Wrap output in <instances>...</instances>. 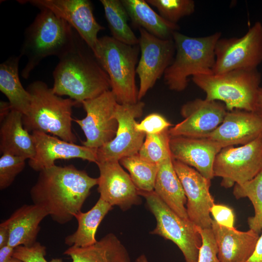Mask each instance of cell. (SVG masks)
<instances>
[{
    "instance_id": "obj_1",
    "label": "cell",
    "mask_w": 262,
    "mask_h": 262,
    "mask_svg": "<svg viewBox=\"0 0 262 262\" xmlns=\"http://www.w3.org/2000/svg\"><path fill=\"white\" fill-rule=\"evenodd\" d=\"M98 178L72 164L54 165L39 172L30 190L33 204L43 208L51 219L64 225L70 222L82 207Z\"/></svg>"
},
{
    "instance_id": "obj_2",
    "label": "cell",
    "mask_w": 262,
    "mask_h": 262,
    "mask_svg": "<svg viewBox=\"0 0 262 262\" xmlns=\"http://www.w3.org/2000/svg\"><path fill=\"white\" fill-rule=\"evenodd\" d=\"M59 59L51 88L56 95L67 96L81 104L110 90L107 74L79 34L71 49Z\"/></svg>"
},
{
    "instance_id": "obj_3",
    "label": "cell",
    "mask_w": 262,
    "mask_h": 262,
    "mask_svg": "<svg viewBox=\"0 0 262 262\" xmlns=\"http://www.w3.org/2000/svg\"><path fill=\"white\" fill-rule=\"evenodd\" d=\"M39 9L33 22L25 30L20 49L19 55L27 58L21 72L25 79L45 58L51 55L59 58L70 50L78 34L67 22L49 10Z\"/></svg>"
},
{
    "instance_id": "obj_4",
    "label": "cell",
    "mask_w": 262,
    "mask_h": 262,
    "mask_svg": "<svg viewBox=\"0 0 262 262\" xmlns=\"http://www.w3.org/2000/svg\"><path fill=\"white\" fill-rule=\"evenodd\" d=\"M26 90L31 100L28 113L22 117L24 128L29 132L50 133L75 143L77 138L72 130V112L73 107L79 103L56 95L42 81L31 83Z\"/></svg>"
},
{
    "instance_id": "obj_5",
    "label": "cell",
    "mask_w": 262,
    "mask_h": 262,
    "mask_svg": "<svg viewBox=\"0 0 262 262\" xmlns=\"http://www.w3.org/2000/svg\"><path fill=\"white\" fill-rule=\"evenodd\" d=\"M221 36L220 32L200 37L189 36L178 31L173 33L176 54L164 75L170 90L182 91L187 87L189 77L213 73L215 48Z\"/></svg>"
},
{
    "instance_id": "obj_6",
    "label": "cell",
    "mask_w": 262,
    "mask_h": 262,
    "mask_svg": "<svg viewBox=\"0 0 262 262\" xmlns=\"http://www.w3.org/2000/svg\"><path fill=\"white\" fill-rule=\"evenodd\" d=\"M138 45H127L112 36H104L98 39L93 51L109 78L111 90L119 104H131L138 101L135 82Z\"/></svg>"
},
{
    "instance_id": "obj_7",
    "label": "cell",
    "mask_w": 262,
    "mask_h": 262,
    "mask_svg": "<svg viewBox=\"0 0 262 262\" xmlns=\"http://www.w3.org/2000/svg\"><path fill=\"white\" fill-rule=\"evenodd\" d=\"M261 78V73L255 69L197 75L192 79L205 93L206 99L221 101L228 111L240 109L253 112Z\"/></svg>"
},
{
    "instance_id": "obj_8",
    "label": "cell",
    "mask_w": 262,
    "mask_h": 262,
    "mask_svg": "<svg viewBox=\"0 0 262 262\" xmlns=\"http://www.w3.org/2000/svg\"><path fill=\"white\" fill-rule=\"evenodd\" d=\"M138 190L156 220V226L150 233L172 241L182 253L185 262H197L202 242L198 227L179 216L154 191Z\"/></svg>"
},
{
    "instance_id": "obj_9",
    "label": "cell",
    "mask_w": 262,
    "mask_h": 262,
    "mask_svg": "<svg viewBox=\"0 0 262 262\" xmlns=\"http://www.w3.org/2000/svg\"><path fill=\"white\" fill-rule=\"evenodd\" d=\"M215 55L213 74L257 69L262 62V23L256 22L242 37L220 38Z\"/></svg>"
},
{
    "instance_id": "obj_10",
    "label": "cell",
    "mask_w": 262,
    "mask_h": 262,
    "mask_svg": "<svg viewBox=\"0 0 262 262\" xmlns=\"http://www.w3.org/2000/svg\"><path fill=\"white\" fill-rule=\"evenodd\" d=\"M262 171V137L240 147L223 148L213 166L214 177L222 178L221 186L230 188L249 181Z\"/></svg>"
},
{
    "instance_id": "obj_11",
    "label": "cell",
    "mask_w": 262,
    "mask_h": 262,
    "mask_svg": "<svg viewBox=\"0 0 262 262\" xmlns=\"http://www.w3.org/2000/svg\"><path fill=\"white\" fill-rule=\"evenodd\" d=\"M117 103L110 90L81 103L86 115L73 120L85 135L86 140L82 142L83 146L98 149L114 138L118 127L114 115Z\"/></svg>"
},
{
    "instance_id": "obj_12",
    "label": "cell",
    "mask_w": 262,
    "mask_h": 262,
    "mask_svg": "<svg viewBox=\"0 0 262 262\" xmlns=\"http://www.w3.org/2000/svg\"><path fill=\"white\" fill-rule=\"evenodd\" d=\"M144 102L117 103L115 111L118 127L114 138L97 149V162L119 161L123 158L137 154L145 140L146 134L135 128L136 118L142 116ZM96 163V164H97Z\"/></svg>"
},
{
    "instance_id": "obj_13",
    "label": "cell",
    "mask_w": 262,
    "mask_h": 262,
    "mask_svg": "<svg viewBox=\"0 0 262 262\" xmlns=\"http://www.w3.org/2000/svg\"><path fill=\"white\" fill-rule=\"evenodd\" d=\"M138 29L141 55L136 72L140 80L138 100L140 101L172 63L175 46L172 38L161 39L143 28Z\"/></svg>"
},
{
    "instance_id": "obj_14",
    "label": "cell",
    "mask_w": 262,
    "mask_h": 262,
    "mask_svg": "<svg viewBox=\"0 0 262 262\" xmlns=\"http://www.w3.org/2000/svg\"><path fill=\"white\" fill-rule=\"evenodd\" d=\"M173 164L187 198L189 220L199 228L211 229L210 210L214 202L210 192L211 180L179 161L173 159Z\"/></svg>"
},
{
    "instance_id": "obj_15",
    "label": "cell",
    "mask_w": 262,
    "mask_h": 262,
    "mask_svg": "<svg viewBox=\"0 0 262 262\" xmlns=\"http://www.w3.org/2000/svg\"><path fill=\"white\" fill-rule=\"evenodd\" d=\"M228 110L223 103L196 98L180 109L183 120L170 128V136L203 138L213 131L223 122Z\"/></svg>"
},
{
    "instance_id": "obj_16",
    "label": "cell",
    "mask_w": 262,
    "mask_h": 262,
    "mask_svg": "<svg viewBox=\"0 0 262 262\" xmlns=\"http://www.w3.org/2000/svg\"><path fill=\"white\" fill-rule=\"evenodd\" d=\"M28 2L37 8H46L67 22L93 51L98 43V34L104 29L93 15L91 2L88 0H29Z\"/></svg>"
},
{
    "instance_id": "obj_17",
    "label": "cell",
    "mask_w": 262,
    "mask_h": 262,
    "mask_svg": "<svg viewBox=\"0 0 262 262\" xmlns=\"http://www.w3.org/2000/svg\"><path fill=\"white\" fill-rule=\"evenodd\" d=\"M119 161H109L97 163L99 171L98 191L99 198L112 206L126 211L141 203L140 196L129 174Z\"/></svg>"
},
{
    "instance_id": "obj_18",
    "label": "cell",
    "mask_w": 262,
    "mask_h": 262,
    "mask_svg": "<svg viewBox=\"0 0 262 262\" xmlns=\"http://www.w3.org/2000/svg\"><path fill=\"white\" fill-rule=\"evenodd\" d=\"M35 153L29 159V165L34 171L41 170L50 167L58 159L68 160L81 159L97 163V149L80 146L64 141L56 136L48 133L33 131Z\"/></svg>"
},
{
    "instance_id": "obj_19",
    "label": "cell",
    "mask_w": 262,
    "mask_h": 262,
    "mask_svg": "<svg viewBox=\"0 0 262 262\" xmlns=\"http://www.w3.org/2000/svg\"><path fill=\"white\" fill-rule=\"evenodd\" d=\"M170 149L173 159L196 170L205 178L213 177V166L217 154L224 147L207 138L170 136Z\"/></svg>"
},
{
    "instance_id": "obj_20",
    "label": "cell",
    "mask_w": 262,
    "mask_h": 262,
    "mask_svg": "<svg viewBox=\"0 0 262 262\" xmlns=\"http://www.w3.org/2000/svg\"><path fill=\"white\" fill-rule=\"evenodd\" d=\"M262 137V117L254 112L228 111L222 123L203 138L218 142L224 147L244 145Z\"/></svg>"
},
{
    "instance_id": "obj_21",
    "label": "cell",
    "mask_w": 262,
    "mask_h": 262,
    "mask_svg": "<svg viewBox=\"0 0 262 262\" xmlns=\"http://www.w3.org/2000/svg\"><path fill=\"white\" fill-rule=\"evenodd\" d=\"M212 229L216 243L220 262H246L253 254L259 234L251 229L240 231L221 226L213 219Z\"/></svg>"
},
{
    "instance_id": "obj_22",
    "label": "cell",
    "mask_w": 262,
    "mask_h": 262,
    "mask_svg": "<svg viewBox=\"0 0 262 262\" xmlns=\"http://www.w3.org/2000/svg\"><path fill=\"white\" fill-rule=\"evenodd\" d=\"M48 215L43 208L34 204H24L16 209L2 222L9 230L8 245L14 248L19 246H33L36 242L40 229L39 224Z\"/></svg>"
},
{
    "instance_id": "obj_23",
    "label": "cell",
    "mask_w": 262,
    "mask_h": 262,
    "mask_svg": "<svg viewBox=\"0 0 262 262\" xmlns=\"http://www.w3.org/2000/svg\"><path fill=\"white\" fill-rule=\"evenodd\" d=\"M22 117L21 113L11 110L0 119V151L30 159L35 155V143L32 134L23 126Z\"/></svg>"
},
{
    "instance_id": "obj_24",
    "label": "cell",
    "mask_w": 262,
    "mask_h": 262,
    "mask_svg": "<svg viewBox=\"0 0 262 262\" xmlns=\"http://www.w3.org/2000/svg\"><path fill=\"white\" fill-rule=\"evenodd\" d=\"M64 254L69 256L72 262H131L127 248L112 233L89 246H70Z\"/></svg>"
},
{
    "instance_id": "obj_25",
    "label": "cell",
    "mask_w": 262,
    "mask_h": 262,
    "mask_svg": "<svg viewBox=\"0 0 262 262\" xmlns=\"http://www.w3.org/2000/svg\"><path fill=\"white\" fill-rule=\"evenodd\" d=\"M154 191L179 216L189 220L185 207L187 198L174 169L172 157L159 164Z\"/></svg>"
},
{
    "instance_id": "obj_26",
    "label": "cell",
    "mask_w": 262,
    "mask_h": 262,
    "mask_svg": "<svg viewBox=\"0 0 262 262\" xmlns=\"http://www.w3.org/2000/svg\"><path fill=\"white\" fill-rule=\"evenodd\" d=\"M132 23L161 39H172L179 29L177 24L163 18L144 0H121Z\"/></svg>"
},
{
    "instance_id": "obj_27",
    "label": "cell",
    "mask_w": 262,
    "mask_h": 262,
    "mask_svg": "<svg viewBox=\"0 0 262 262\" xmlns=\"http://www.w3.org/2000/svg\"><path fill=\"white\" fill-rule=\"evenodd\" d=\"M21 56H13L0 65V90L7 97L12 110L26 115L30 107L31 96L23 87L18 75Z\"/></svg>"
},
{
    "instance_id": "obj_28",
    "label": "cell",
    "mask_w": 262,
    "mask_h": 262,
    "mask_svg": "<svg viewBox=\"0 0 262 262\" xmlns=\"http://www.w3.org/2000/svg\"><path fill=\"white\" fill-rule=\"evenodd\" d=\"M113 206L100 198L88 212L80 211L74 215L78 222L77 230L65 239L69 247H85L97 242L96 234L100 222Z\"/></svg>"
},
{
    "instance_id": "obj_29",
    "label": "cell",
    "mask_w": 262,
    "mask_h": 262,
    "mask_svg": "<svg viewBox=\"0 0 262 262\" xmlns=\"http://www.w3.org/2000/svg\"><path fill=\"white\" fill-rule=\"evenodd\" d=\"M112 37L124 44L139 45L137 37L128 24L127 11L120 0H100Z\"/></svg>"
},
{
    "instance_id": "obj_30",
    "label": "cell",
    "mask_w": 262,
    "mask_h": 262,
    "mask_svg": "<svg viewBox=\"0 0 262 262\" xmlns=\"http://www.w3.org/2000/svg\"><path fill=\"white\" fill-rule=\"evenodd\" d=\"M119 162L128 170L138 190L146 192L154 191L159 165L145 160L138 153L123 158Z\"/></svg>"
},
{
    "instance_id": "obj_31",
    "label": "cell",
    "mask_w": 262,
    "mask_h": 262,
    "mask_svg": "<svg viewBox=\"0 0 262 262\" xmlns=\"http://www.w3.org/2000/svg\"><path fill=\"white\" fill-rule=\"evenodd\" d=\"M235 198L247 197L252 203L255 214L247 219L250 229L257 233L262 231V171L252 180L235 184L233 190Z\"/></svg>"
},
{
    "instance_id": "obj_32",
    "label": "cell",
    "mask_w": 262,
    "mask_h": 262,
    "mask_svg": "<svg viewBox=\"0 0 262 262\" xmlns=\"http://www.w3.org/2000/svg\"><path fill=\"white\" fill-rule=\"evenodd\" d=\"M168 130L157 134H146L138 152L139 155L145 160L157 165L172 157Z\"/></svg>"
},
{
    "instance_id": "obj_33",
    "label": "cell",
    "mask_w": 262,
    "mask_h": 262,
    "mask_svg": "<svg viewBox=\"0 0 262 262\" xmlns=\"http://www.w3.org/2000/svg\"><path fill=\"white\" fill-rule=\"evenodd\" d=\"M155 7L159 15L167 21L177 24L182 17L192 14L195 10L193 0H146Z\"/></svg>"
},
{
    "instance_id": "obj_34",
    "label": "cell",
    "mask_w": 262,
    "mask_h": 262,
    "mask_svg": "<svg viewBox=\"0 0 262 262\" xmlns=\"http://www.w3.org/2000/svg\"><path fill=\"white\" fill-rule=\"evenodd\" d=\"M26 159L9 154H2L0 158V189H6L24 168Z\"/></svg>"
},
{
    "instance_id": "obj_35",
    "label": "cell",
    "mask_w": 262,
    "mask_h": 262,
    "mask_svg": "<svg viewBox=\"0 0 262 262\" xmlns=\"http://www.w3.org/2000/svg\"><path fill=\"white\" fill-rule=\"evenodd\" d=\"M46 247L36 242L31 246H19L14 248L13 257L24 262H65L62 259L54 258L50 261L45 259Z\"/></svg>"
},
{
    "instance_id": "obj_36",
    "label": "cell",
    "mask_w": 262,
    "mask_h": 262,
    "mask_svg": "<svg viewBox=\"0 0 262 262\" xmlns=\"http://www.w3.org/2000/svg\"><path fill=\"white\" fill-rule=\"evenodd\" d=\"M202 238L197 262H220L217 257L218 248L211 229L198 228Z\"/></svg>"
},
{
    "instance_id": "obj_37",
    "label": "cell",
    "mask_w": 262,
    "mask_h": 262,
    "mask_svg": "<svg viewBox=\"0 0 262 262\" xmlns=\"http://www.w3.org/2000/svg\"><path fill=\"white\" fill-rule=\"evenodd\" d=\"M136 130L147 134H157L168 130L172 126L163 115L158 113H152L147 115L140 122L134 124Z\"/></svg>"
},
{
    "instance_id": "obj_38",
    "label": "cell",
    "mask_w": 262,
    "mask_h": 262,
    "mask_svg": "<svg viewBox=\"0 0 262 262\" xmlns=\"http://www.w3.org/2000/svg\"><path fill=\"white\" fill-rule=\"evenodd\" d=\"M210 213L213 220L219 225L228 228L234 227L235 216L233 210L229 207L214 204L211 209Z\"/></svg>"
},
{
    "instance_id": "obj_39",
    "label": "cell",
    "mask_w": 262,
    "mask_h": 262,
    "mask_svg": "<svg viewBox=\"0 0 262 262\" xmlns=\"http://www.w3.org/2000/svg\"><path fill=\"white\" fill-rule=\"evenodd\" d=\"M248 262H262V231L257 243L254 252Z\"/></svg>"
},
{
    "instance_id": "obj_40",
    "label": "cell",
    "mask_w": 262,
    "mask_h": 262,
    "mask_svg": "<svg viewBox=\"0 0 262 262\" xmlns=\"http://www.w3.org/2000/svg\"><path fill=\"white\" fill-rule=\"evenodd\" d=\"M14 248L8 245L0 247V262H7L12 258Z\"/></svg>"
},
{
    "instance_id": "obj_41",
    "label": "cell",
    "mask_w": 262,
    "mask_h": 262,
    "mask_svg": "<svg viewBox=\"0 0 262 262\" xmlns=\"http://www.w3.org/2000/svg\"><path fill=\"white\" fill-rule=\"evenodd\" d=\"M9 233L8 228L2 223L0 224V247L8 245Z\"/></svg>"
},
{
    "instance_id": "obj_42",
    "label": "cell",
    "mask_w": 262,
    "mask_h": 262,
    "mask_svg": "<svg viewBox=\"0 0 262 262\" xmlns=\"http://www.w3.org/2000/svg\"><path fill=\"white\" fill-rule=\"evenodd\" d=\"M262 117V87H260L256 98L254 111Z\"/></svg>"
},
{
    "instance_id": "obj_43",
    "label": "cell",
    "mask_w": 262,
    "mask_h": 262,
    "mask_svg": "<svg viewBox=\"0 0 262 262\" xmlns=\"http://www.w3.org/2000/svg\"><path fill=\"white\" fill-rule=\"evenodd\" d=\"M136 262H148V261L147 257L144 254H142L136 259Z\"/></svg>"
},
{
    "instance_id": "obj_44",
    "label": "cell",
    "mask_w": 262,
    "mask_h": 262,
    "mask_svg": "<svg viewBox=\"0 0 262 262\" xmlns=\"http://www.w3.org/2000/svg\"><path fill=\"white\" fill-rule=\"evenodd\" d=\"M7 262H24L20 259L13 257Z\"/></svg>"
},
{
    "instance_id": "obj_45",
    "label": "cell",
    "mask_w": 262,
    "mask_h": 262,
    "mask_svg": "<svg viewBox=\"0 0 262 262\" xmlns=\"http://www.w3.org/2000/svg\"></svg>"
}]
</instances>
